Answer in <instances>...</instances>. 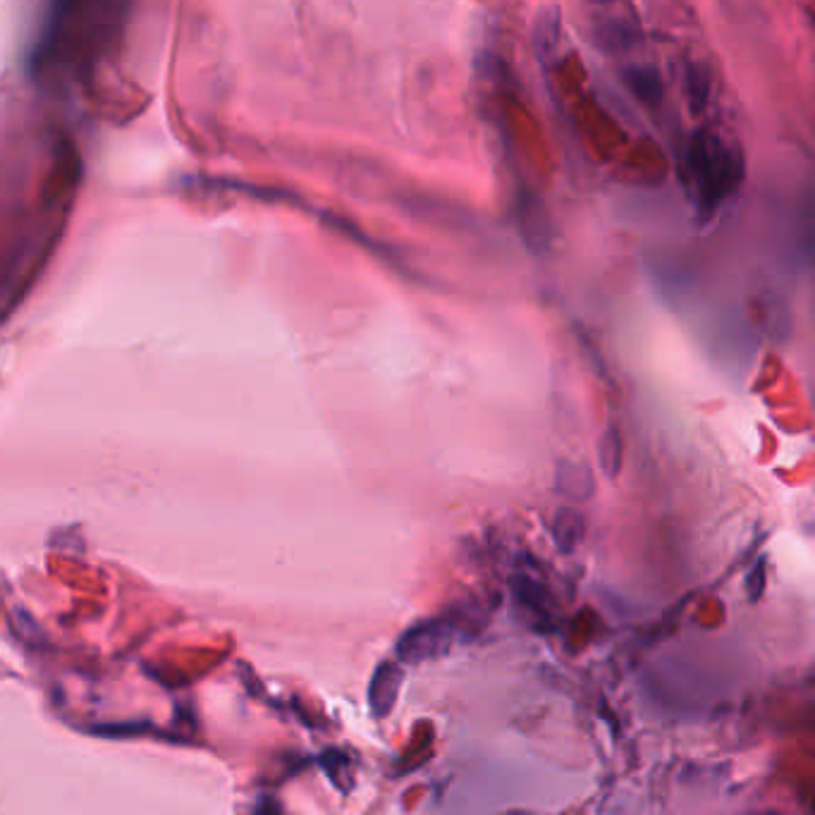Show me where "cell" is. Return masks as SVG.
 Returning <instances> with one entry per match:
<instances>
[{
    "label": "cell",
    "instance_id": "obj_3",
    "mask_svg": "<svg viewBox=\"0 0 815 815\" xmlns=\"http://www.w3.org/2000/svg\"><path fill=\"white\" fill-rule=\"evenodd\" d=\"M403 682L405 672L399 660H383V663L374 670L371 682H368V709H371L374 717L383 720L393 713Z\"/></svg>",
    "mask_w": 815,
    "mask_h": 815
},
{
    "label": "cell",
    "instance_id": "obj_5",
    "mask_svg": "<svg viewBox=\"0 0 815 815\" xmlns=\"http://www.w3.org/2000/svg\"><path fill=\"white\" fill-rule=\"evenodd\" d=\"M556 490L572 502H589L595 496V476L583 461L562 459L556 471Z\"/></svg>",
    "mask_w": 815,
    "mask_h": 815
},
{
    "label": "cell",
    "instance_id": "obj_4",
    "mask_svg": "<svg viewBox=\"0 0 815 815\" xmlns=\"http://www.w3.org/2000/svg\"><path fill=\"white\" fill-rule=\"evenodd\" d=\"M620 82L643 105L655 108L663 101V77H660V70L651 63H626L620 70Z\"/></svg>",
    "mask_w": 815,
    "mask_h": 815
},
{
    "label": "cell",
    "instance_id": "obj_10",
    "mask_svg": "<svg viewBox=\"0 0 815 815\" xmlns=\"http://www.w3.org/2000/svg\"><path fill=\"white\" fill-rule=\"evenodd\" d=\"M598 467H601L603 476L610 481H614L622 471V455H624V442H622V434L620 428L610 424L601 438H598Z\"/></svg>",
    "mask_w": 815,
    "mask_h": 815
},
{
    "label": "cell",
    "instance_id": "obj_12",
    "mask_svg": "<svg viewBox=\"0 0 815 815\" xmlns=\"http://www.w3.org/2000/svg\"><path fill=\"white\" fill-rule=\"evenodd\" d=\"M560 37V18L558 10H543L541 18L536 22V49L541 55H550L556 51Z\"/></svg>",
    "mask_w": 815,
    "mask_h": 815
},
{
    "label": "cell",
    "instance_id": "obj_9",
    "mask_svg": "<svg viewBox=\"0 0 815 815\" xmlns=\"http://www.w3.org/2000/svg\"><path fill=\"white\" fill-rule=\"evenodd\" d=\"M684 99L694 115H701L711 101V72L699 60L684 63Z\"/></svg>",
    "mask_w": 815,
    "mask_h": 815
},
{
    "label": "cell",
    "instance_id": "obj_1",
    "mask_svg": "<svg viewBox=\"0 0 815 815\" xmlns=\"http://www.w3.org/2000/svg\"><path fill=\"white\" fill-rule=\"evenodd\" d=\"M686 171L694 184L696 215L711 223L744 182V159L713 130L703 128L691 136L686 149Z\"/></svg>",
    "mask_w": 815,
    "mask_h": 815
},
{
    "label": "cell",
    "instance_id": "obj_8",
    "mask_svg": "<svg viewBox=\"0 0 815 815\" xmlns=\"http://www.w3.org/2000/svg\"><path fill=\"white\" fill-rule=\"evenodd\" d=\"M552 541H556L562 556H572L587 538V519L577 510V507H560L552 517Z\"/></svg>",
    "mask_w": 815,
    "mask_h": 815
},
{
    "label": "cell",
    "instance_id": "obj_11",
    "mask_svg": "<svg viewBox=\"0 0 815 815\" xmlns=\"http://www.w3.org/2000/svg\"><path fill=\"white\" fill-rule=\"evenodd\" d=\"M761 316L765 323V330L777 340H789L792 335V312L787 302L777 295L761 299Z\"/></svg>",
    "mask_w": 815,
    "mask_h": 815
},
{
    "label": "cell",
    "instance_id": "obj_13",
    "mask_svg": "<svg viewBox=\"0 0 815 815\" xmlns=\"http://www.w3.org/2000/svg\"><path fill=\"white\" fill-rule=\"evenodd\" d=\"M767 560L765 558H758L756 564L751 567V572L746 577V593H748V601L756 603L761 601V595L765 593V587H767Z\"/></svg>",
    "mask_w": 815,
    "mask_h": 815
},
{
    "label": "cell",
    "instance_id": "obj_14",
    "mask_svg": "<svg viewBox=\"0 0 815 815\" xmlns=\"http://www.w3.org/2000/svg\"><path fill=\"white\" fill-rule=\"evenodd\" d=\"M505 815H529V813H524V811H510V813H505Z\"/></svg>",
    "mask_w": 815,
    "mask_h": 815
},
{
    "label": "cell",
    "instance_id": "obj_7",
    "mask_svg": "<svg viewBox=\"0 0 815 815\" xmlns=\"http://www.w3.org/2000/svg\"><path fill=\"white\" fill-rule=\"evenodd\" d=\"M510 589H512V595H515V603L521 610H524L531 620L550 622L552 603H550L546 583H541L531 574H517V577H512Z\"/></svg>",
    "mask_w": 815,
    "mask_h": 815
},
{
    "label": "cell",
    "instance_id": "obj_6",
    "mask_svg": "<svg viewBox=\"0 0 815 815\" xmlns=\"http://www.w3.org/2000/svg\"><path fill=\"white\" fill-rule=\"evenodd\" d=\"M595 45L610 55H620L632 51L641 41V29L634 20L624 18H603L593 29Z\"/></svg>",
    "mask_w": 815,
    "mask_h": 815
},
{
    "label": "cell",
    "instance_id": "obj_2",
    "mask_svg": "<svg viewBox=\"0 0 815 815\" xmlns=\"http://www.w3.org/2000/svg\"><path fill=\"white\" fill-rule=\"evenodd\" d=\"M457 639V624L450 620H424L405 629L397 639L395 653L403 665H421L428 660L448 655Z\"/></svg>",
    "mask_w": 815,
    "mask_h": 815
}]
</instances>
